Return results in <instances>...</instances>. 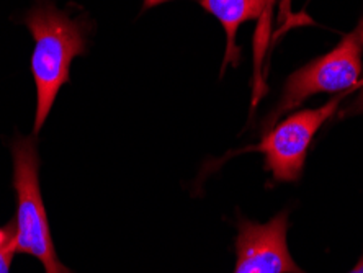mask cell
Instances as JSON below:
<instances>
[{
    "mask_svg": "<svg viewBox=\"0 0 363 273\" xmlns=\"http://www.w3.org/2000/svg\"><path fill=\"white\" fill-rule=\"evenodd\" d=\"M23 23L33 36L31 74L36 87V113L33 135L45 126L60 90L69 82L71 64L89 48L90 25L74 18L52 0H36L25 13Z\"/></svg>",
    "mask_w": 363,
    "mask_h": 273,
    "instance_id": "6da1fadb",
    "label": "cell"
},
{
    "mask_svg": "<svg viewBox=\"0 0 363 273\" xmlns=\"http://www.w3.org/2000/svg\"><path fill=\"white\" fill-rule=\"evenodd\" d=\"M13 189L17 194L15 254L38 259L45 273H74L57 257L50 221L40 189V154L36 136H17L12 141Z\"/></svg>",
    "mask_w": 363,
    "mask_h": 273,
    "instance_id": "7a4b0ae2",
    "label": "cell"
},
{
    "mask_svg": "<svg viewBox=\"0 0 363 273\" xmlns=\"http://www.w3.org/2000/svg\"><path fill=\"white\" fill-rule=\"evenodd\" d=\"M363 71V18L328 55L314 59L286 79L279 105L264 123L269 130L283 115L300 106L311 95L342 94L357 89Z\"/></svg>",
    "mask_w": 363,
    "mask_h": 273,
    "instance_id": "3957f363",
    "label": "cell"
},
{
    "mask_svg": "<svg viewBox=\"0 0 363 273\" xmlns=\"http://www.w3.org/2000/svg\"><path fill=\"white\" fill-rule=\"evenodd\" d=\"M352 90L335 95L319 108L295 111L269 128L255 149L265 156V169L272 172L275 182L300 180L314 135L337 111L340 101L349 97Z\"/></svg>",
    "mask_w": 363,
    "mask_h": 273,
    "instance_id": "277c9868",
    "label": "cell"
},
{
    "mask_svg": "<svg viewBox=\"0 0 363 273\" xmlns=\"http://www.w3.org/2000/svg\"><path fill=\"white\" fill-rule=\"evenodd\" d=\"M288 210L280 211L265 224L239 216L233 273H306L288 249Z\"/></svg>",
    "mask_w": 363,
    "mask_h": 273,
    "instance_id": "5b68a950",
    "label": "cell"
},
{
    "mask_svg": "<svg viewBox=\"0 0 363 273\" xmlns=\"http://www.w3.org/2000/svg\"><path fill=\"white\" fill-rule=\"evenodd\" d=\"M201 9L205 12L215 15L226 31V52H224V61L221 71L226 69L228 64L238 66L241 59V48L236 45V36L239 26L249 20H259L257 35H255V89L260 92L262 85V72H260V64L267 46L270 28V15L272 5L275 0H199Z\"/></svg>",
    "mask_w": 363,
    "mask_h": 273,
    "instance_id": "8992f818",
    "label": "cell"
},
{
    "mask_svg": "<svg viewBox=\"0 0 363 273\" xmlns=\"http://www.w3.org/2000/svg\"><path fill=\"white\" fill-rule=\"evenodd\" d=\"M13 240H15V226H13V221H10L7 226L0 228V249L12 247L15 250Z\"/></svg>",
    "mask_w": 363,
    "mask_h": 273,
    "instance_id": "52a82bcc",
    "label": "cell"
},
{
    "mask_svg": "<svg viewBox=\"0 0 363 273\" xmlns=\"http://www.w3.org/2000/svg\"><path fill=\"white\" fill-rule=\"evenodd\" d=\"M355 115H363V87L360 89V92L354 99V101H352V104L347 106V108L342 110V113H340V118L355 116Z\"/></svg>",
    "mask_w": 363,
    "mask_h": 273,
    "instance_id": "ba28073f",
    "label": "cell"
},
{
    "mask_svg": "<svg viewBox=\"0 0 363 273\" xmlns=\"http://www.w3.org/2000/svg\"><path fill=\"white\" fill-rule=\"evenodd\" d=\"M15 250L12 247L0 249V273H10V265H12Z\"/></svg>",
    "mask_w": 363,
    "mask_h": 273,
    "instance_id": "9c48e42d",
    "label": "cell"
},
{
    "mask_svg": "<svg viewBox=\"0 0 363 273\" xmlns=\"http://www.w3.org/2000/svg\"><path fill=\"white\" fill-rule=\"evenodd\" d=\"M164 2H169V0H143V9L147 10L151 7H157V5H161Z\"/></svg>",
    "mask_w": 363,
    "mask_h": 273,
    "instance_id": "30bf717a",
    "label": "cell"
},
{
    "mask_svg": "<svg viewBox=\"0 0 363 273\" xmlns=\"http://www.w3.org/2000/svg\"><path fill=\"white\" fill-rule=\"evenodd\" d=\"M349 273H363V254L360 257V260L357 262V265Z\"/></svg>",
    "mask_w": 363,
    "mask_h": 273,
    "instance_id": "8fae6325",
    "label": "cell"
}]
</instances>
